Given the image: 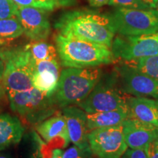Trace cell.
<instances>
[{
	"label": "cell",
	"instance_id": "obj_2",
	"mask_svg": "<svg viewBox=\"0 0 158 158\" xmlns=\"http://www.w3.org/2000/svg\"><path fill=\"white\" fill-rule=\"evenodd\" d=\"M54 40L61 64L64 68H98L117 62L111 48L106 45L60 33L56 35Z\"/></svg>",
	"mask_w": 158,
	"mask_h": 158
},
{
	"label": "cell",
	"instance_id": "obj_8",
	"mask_svg": "<svg viewBox=\"0 0 158 158\" xmlns=\"http://www.w3.org/2000/svg\"><path fill=\"white\" fill-rule=\"evenodd\" d=\"M112 52L115 58L122 62L158 55V32L142 35H121L114 37Z\"/></svg>",
	"mask_w": 158,
	"mask_h": 158
},
{
	"label": "cell",
	"instance_id": "obj_17",
	"mask_svg": "<svg viewBox=\"0 0 158 158\" xmlns=\"http://www.w3.org/2000/svg\"><path fill=\"white\" fill-rule=\"evenodd\" d=\"M24 127L16 116L0 114V152L21 141Z\"/></svg>",
	"mask_w": 158,
	"mask_h": 158
},
{
	"label": "cell",
	"instance_id": "obj_27",
	"mask_svg": "<svg viewBox=\"0 0 158 158\" xmlns=\"http://www.w3.org/2000/svg\"><path fill=\"white\" fill-rule=\"evenodd\" d=\"M35 136H36L37 140V147L35 148L32 154H31V156L30 158H45L44 153H43V146H44V143L42 142L41 139L40 138L37 137V135L35 134Z\"/></svg>",
	"mask_w": 158,
	"mask_h": 158
},
{
	"label": "cell",
	"instance_id": "obj_26",
	"mask_svg": "<svg viewBox=\"0 0 158 158\" xmlns=\"http://www.w3.org/2000/svg\"><path fill=\"white\" fill-rule=\"evenodd\" d=\"M147 147L143 149L128 148L120 158H148Z\"/></svg>",
	"mask_w": 158,
	"mask_h": 158
},
{
	"label": "cell",
	"instance_id": "obj_13",
	"mask_svg": "<svg viewBox=\"0 0 158 158\" xmlns=\"http://www.w3.org/2000/svg\"><path fill=\"white\" fill-rule=\"evenodd\" d=\"M62 113L66 120L71 143L81 149H89V130L86 112L78 106H70L63 108Z\"/></svg>",
	"mask_w": 158,
	"mask_h": 158
},
{
	"label": "cell",
	"instance_id": "obj_29",
	"mask_svg": "<svg viewBox=\"0 0 158 158\" xmlns=\"http://www.w3.org/2000/svg\"><path fill=\"white\" fill-rule=\"evenodd\" d=\"M109 0H88L89 5L94 7H100L108 5Z\"/></svg>",
	"mask_w": 158,
	"mask_h": 158
},
{
	"label": "cell",
	"instance_id": "obj_1",
	"mask_svg": "<svg viewBox=\"0 0 158 158\" xmlns=\"http://www.w3.org/2000/svg\"><path fill=\"white\" fill-rule=\"evenodd\" d=\"M59 33L65 36L104 45L110 48L116 32L107 14L92 10L66 12L55 23Z\"/></svg>",
	"mask_w": 158,
	"mask_h": 158
},
{
	"label": "cell",
	"instance_id": "obj_12",
	"mask_svg": "<svg viewBox=\"0 0 158 158\" xmlns=\"http://www.w3.org/2000/svg\"><path fill=\"white\" fill-rule=\"evenodd\" d=\"M60 73V65L57 59L34 60L32 86L51 98L56 89Z\"/></svg>",
	"mask_w": 158,
	"mask_h": 158
},
{
	"label": "cell",
	"instance_id": "obj_10",
	"mask_svg": "<svg viewBox=\"0 0 158 158\" xmlns=\"http://www.w3.org/2000/svg\"><path fill=\"white\" fill-rule=\"evenodd\" d=\"M114 70L124 93L158 100V79L124 62L116 66Z\"/></svg>",
	"mask_w": 158,
	"mask_h": 158
},
{
	"label": "cell",
	"instance_id": "obj_34",
	"mask_svg": "<svg viewBox=\"0 0 158 158\" xmlns=\"http://www.w3.org/2000/svg\"><path fill=\"white\" fill-rule=\"evenodd\" d=\"M3 94H4V90H3L2 87V86H0V100H1L2 98Z\"/></svg>",
	"mask_w": 158,
	"mask_h": 158
},
{
	"label": "cell",
	"instance_id": "obj_32",
	"mask_svg": "<svg viewBox=\"0 0 158 158\" xmlns=\"http://www.w3.org/2000/svg\"><path fill=\"white\" fill-rule=\"evenodd\" d=\"M3 68H4L3 62H2V60H1V59H0V78H2V76Z\"/></svg>",
	"mask_w": 158,
	"mask_h": 158
},
{
	"label": "cell",
	"instance_id": "obj_4",
	"mask_svg": "<svg viewBox=\"0 0 158 158\" xmlns=\"http://www.w3.org/2000/svg\"><path fill=\"white\" fill-rule=\"evenodd\" d=\"M129 95L122 90L115 70L102 73L98 84L85 100L77 105L86 113L108 111L128 108Z\"/></svg>",
	"mask_w": 158,
	"mask_h": 158
},
{
	"label": "cell",
	"instance_id": "obj_23",
	"mask_svg": "<svg viewBox=\"0 0 158 158\" xmlns=\"http://www.w3.org/2000/svg\"><path fill=\"white\" fill-rule=\"evenodd\" d=\"M108 5L114 6L116 7H124V8H152L143 0H109Z\"/></svg>",
	"mask_w": 158,
	"mask_h": 158
},
{
	"label": "cell",
	"instance_id": "obj_6",
	"mask_svg": "<svg viewBox=\"0 0 158 158\" xmlns=\"http://www.w3.org/2000/svg\"><path fill=\"white\" fill-rule=\"evenodd\" d=\"M116 34L142 35L158 32V9L116 7L107 14Z\"/></svg>",
	"mask_w": 158,
	"mask_h": 158
},
{
	"label": "cell",
	"instance_id": "obj_25",
	"mask_svg": "<svg viewBox=\"0 0 158 158\" xmlns=\"http://www.w3.org/2000/svg\"><path fill=\"white\" fill-rule=\"evenodd\" d=\"M18 5L13 0H0V19L16 16Z\"/></svg>",
	"mask_w": 158,
	"mask_h": 158
},
{
	"label": "cell",
	"instance_id": "obj_18",
	"mask_svg": "<svg viewBox=\"0 0 158 158\" xmlns=\"http://www.w3.org/2000/svg\"><path fill=\"white\" fill-rule=\"evenodd\" d=\"M89 130L96 128L112 127L122 124L123 122L130 118L129 107L118 108V109L108 110V111L86 113Z\"/></svg>",
	"mask_w": 158,
	"mask_h": 158
},
{
	"label": "cell",
	"instance_id": "obj_15",
	"mask_svg": "<svg viewBox=\"0 0 158 158\" xmlns=\"http://www.w3.org/2000/svg\"><path fill=\"white\" fill-rule=\"evenodd\" d=\"M36 131L45 144L54 145L59 141L62 147L65 148L70 142L66 120L62 112L51 115L37 123Z\"/></svg>",
	"mask_w": 158,
	"mask_h": 158
},
{
	"label": "cell",
	"instance_id": "obj_9",
	"mask_svg": "<svg viewBox=\"0 0 158 158\" xmlns=\"http://www.w3.org/2000/svg\"><path fill=\"white\" fill-rule=\"evenodd\" d=\"M88 141L96 158H120L128 149L122 124L90 130Z\"/></svg>",
	"mask_w": 158,
	"mask_h": 158
},
{
	"label": "cell",
	"instance_id": "obj_21",
	"mask_svg": "<svg viewBox=\"0 0 158 158\" xmlns=\"http://www.w3.org/2000/svg\"><path fill=\"white\" fill-rule=\"evenodd\" d=\"M23 34V27L16 16L0 19V37L2 38L13 40Z\"/></svg>",
	"mask_w": 158,
	"mask_h": 158
},
{
	"label": "cell",
	"instance_id": "obj_20",
	"mask_svg": "<svg viewBox=\"0 0 158 158\" xmlns=\"http://www.w3.org/2000/svg\"><path fill=\"white\" fill-rule=\"evenodd\" d=\"M25 48L29 51L35 61L49 60L57 59L58 57L56 47L43 40L29 43L25 45Z\"/></svg>",
	"mask_w": 158,
	"mask_h": 158
},
{
	"label": "cell",
	"instance_id": "obj_11",
	"mask_svg": "<svg viewBox=\"0 0 158 158\" xmlns=\"http://www.w3.org/2000/svg\"><path fill=\"white\" fill-rule=\"evenodd\" d=\"M45 12L18 5L16 17L22 25L23 34L31 40H45L51 34V23Z\"/></svg>",
	"mask_w": 158,
	"mask_h": 158
},
{
	"label": "cell",
	"instance_id": "obj_28",
	"mask_svg": "<svg viewBox=\"0 0 158 158\" xmlns=\"http://www.w3.org/2000/svg\"><path fill=\"white\" fill-rule=\"evenodd\" d=\"M148 158H158V139L152 142L147 147Z\"/></svg>",
	"mask_w": 158,
	"mask_h": 158
},
{
	"label": "cell",
	"instance_id": "obj_14",
	"mask_svg": "<svg viewBox=\"0 0 158 158\" xmlns=\"http://www.w3.org/2000/svg\"><path fill=\"white\" fill-rule=\"evenodd\" d=\"M128 148L143 149L158 139V127L134 118H128L122 124Z\"/></svg>",
	"mask_w": 158,
	"mask_h": 158
},
{
	"label": "cell",
	"instance_id": "obj_5",
	"mask_svg": "<svg viewBox=\"0 0 158 158\" xmlns=\"http://www.w3.org/2000/svg\"><path fill=\"white\" fill-rule=\"evenodd\" d=\"M4 68L2 81L7 92H19L32 88L34 59L25 48L0 51Z\"/></svg>",
	"mask_w": 158,
	"mask_h": 158
},
{
	"label": "cell",
	"instance_id": "obj_19",
	"mask_svg": "<svg viewBox=\"0 0 158 158\" xmlns=\"http://www.w3.org/2000/svg\"><path fill=\"white\" fill-rule=\"evenodd\" d=\"M19 6L31 7L45 11L56 10L74 5L76 0H13Z\"/></svg>",
	"mask_w": 158,
	"mask_h": 158
},
{
	"label": "cell",
	"instance_id": "obj_7",
	"mask_svg": "<svg viewBox=\"0 0 158 158\" xmlns=\"http://www.w3.org/2000/svg\"><path fill=\"white\" fill-rule=\"evenodd\" d=\"M7 94L11 109L30 123L37 124L54 114L51 98L34 87Z\"/></svg>",
	"mask_w": 158,
	"mask_h": 158
},
{
	"label": "cell",
	"instance_id": "obj_35",
	"mask_svg": "<svg viewBox=\"0 0 158 158\" xmlns=\"http://www.w3.org/2000/svg\"><path fill=\"white\" fill-rule=\"evenodd\" d=\"M0 158H11L10 156L5 155V154H0Z\"/></svg>",
	"mask_w": 158,
	"mask_h": 158
},
{
	"label": "cell",
	"instance_id": "obj_24",
	"mask_svg": "<svg viewBox=\"0 0 158 158\" xmlns=\"http://www.w3.org/2000/svg\"><path fill=\"white\" fill-rule=\"evenodd\" d=\"M62 158H96L89 149H81L76 146L68 148L62 152Z\"/></svg>",
	"mask_w": 158,
	"mask_h": 158
},
{
	"label": "cell",
	"instance_id": "obj_36",
	"mask_svg": "<svg viewBox=\"0 0 158 158\" xmlns=\"http://www.w3.org/2000/svg\"><path fill=\"white\" fill-rule=\"evenodd\" d=\"M156 8L158 9V0H157V7H156Z\"/></svg>",
	"mask_w": 158,
	"mask_h": 158
},
{
	"label": "cell",
	"instance_id": "obj_30",
	"mask_svg": "<svg viewBox=\"0 0 158 158\" xmlns=\"http://www.w3.org/2000/svg\"><path fill=\"white\" fill-rule=\"evenodd\" d=\"M62 152L63 151L62 149L56 148V149H54L51 151L49 158H62Z\"/></svg>",
	"mask_w": 158,
	"mask_h": 158
},
{
	"label": "cell",
	"instance_id": "obj_22",
	"mask_svg": "<svg viewBox=\"0 0 158 158\" xmlns=\"http://www.w3.org/2000/svg\"><path fill=\"white\" fill-rule=\"evenodd\" d=\"M158 79V55L144 57L131 62H122Z\"/></svg>",
	"mask_w": 158,
	"mask_h": 158
},
{
	"label": "cell",
	"instance_id": "obj_33",
	"mask_svg": "<svg viewBox=\"0 0 158 158\" xmlns=\"http://www.w3.org/2000/svg\"><path fill=\"white\" fill-rule=\"evenodd\" d=\"M5 43H6L5 40L3 39V38H2V37H0V48H1L2 47L3 45L5 44Z\"/></svg>",
	"mask_w": 158,
	"mask_h": 158
},
{
	"label": "cell",
	"instance_id": "obj_31",
	"mask_svg": "<svg viewBox=\"0 0 158 158\" xmlns=\"http://www.w3.org/2000/svg\"><path fill=\"white\" fill-rule=\"evenodd\" d=\"M146 3H147L152 8H156L157 7V0H143Z\"/></svg>",
	"mask_w": 158,
	"mask_h": 158
},
{
	"label": "cell",
	"instance_id": "obj_3",
	"mask_svg": "<svg viewBox=\"0 0 158 158\" xmlns=\"http://www.w3.org/2000/svg\"><path fill=\"white\" fill-rule=\"evenodd\" d=\"M102 75L99 68H65L60 73L56 89L51 97L55 106H77L85 100Z\"/></svg>",
	"mask_w": 158,
	"mask_h": 158
},
{
	"label": "cell",
	"instance_id": "obj_16",
	"mask_svg": "<svg viewBox=\"0 0 158 158\" xmlns=\"http://www.w3.org/2000/svg\"><path fill=\"white\" fill-rule=\"evenodd\" d=\"M127 102L130 117L158 127V100L129 96Z\"/></svg>",
	"mask_w": 158,
	"mask_h": 158
}]
</instances>
